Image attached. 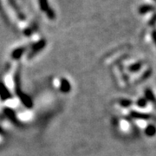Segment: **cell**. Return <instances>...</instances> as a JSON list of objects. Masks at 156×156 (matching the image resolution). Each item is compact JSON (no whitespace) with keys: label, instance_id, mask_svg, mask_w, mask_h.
<instances>
[{"label":"cell","instance_id":"cell-1","mask_svg":"<svg viewBox=\"0 0 156 156\" xmlns=\"http://www.w3.org/2000/svg\"><path fill=\"white\" fill-rule=\"evenodd\" d=\"M39 5H40L41 9L47 13V15L49 16L50 18H51V19L54 18L55 14H54V12L50 8L49 5H48V0H39Z\"/></svg>","mask_w":156,"mask_h":156},{"label":"cell","instance_id":"cell-2","mask_svg":"<svg viewBox=\"0 0 156 156\" xmlns=\"http://www.w3.org/2000/svg\"><path fill=\"white\" fill-rule=\"evenodd\" d=\"M17 95H18V96L20 97V99H21V101H22V102L23 103V105L24 106H26L27 108H31L32 107V101H31V99L29 97L28 95H25V94H23L22 91H19L18 89L17 90Z\"/></svg>","mask_w":156,"mask_h":156},{"label":"cell","instance_id":"cell-3","mask_svg":"<svg viewBox=\"0 0 156 156\" xmlns=\"http://www.w3.org/2000/svg\"><path fill=\"white\" fill-rule=\"evenodd\" d=\"M0 97L2 98V100H6L11 97V93L6 89L5 85L2 83H0Z\"/></svg>","mask_w":156,"mask_h":156},{"label":"cell","instance_id":"cell-4","mask_svg":"<svg viewBox=\"0 0 156 156\" xmlns=\"http://www.w3.org/2000/svg\"><path fill=\"white\" fill-rule=\"evenodd\" d=\"M131 116L133 118H136V119H150V115L148 114H143V113H139V112L133 111L131 112Z\"/></svg>","mask_w":156,"mask_h":156},{"label":"cell","instance_id":"cell-5","mask_svg":"<svg viewBox=\"0 0 156 156\" xmlns=\"http://www.w3.org/2000/svg\"><path fill=\"white\" fill-rule=\"evenodd\" d=\"M71 89L70 83L68 82L66 79H62L61 81V90L64 93H68Z\"/></svg>","mask_w":156,"mask_h":156},{"label":"cell","instance_id":"cell-6","mask_svg":"<svg viewBox=\"0 0 156 156\" xmlns=\"http://www.w3.org/2000/svg\"><path fill=\"white\" fill-rule=\"evenodd\" d=\"M145 134L146 135H147L148 137H152V136L155 135L156 134L155 126H154V125H149L147 128H146Z\"/></svg>","mask_w":156,"mask_h":156},{"label":"cell","instance_id":"cell-7","mask_svg":"<svg viewBox=\"0 0 156 156\" xmlns=\"http://www.w3.org/2000/svg\"><path fill=\"white\" fill-rule=\"evenodd\" d=\"M23 52H24V49L23 48H18L17 50H15L13 51V53H12V57L14 58V59H18V58H20L22 55L23 54Z\"/></svg>","mask_w":156,"mask_h":156},{"label":"cell","instance_id":"cell-8","mask_svg":"<svg viewBox=\"0 0 156 156\" xmlns=\"http://www.w3.org/2000/svg\"><path fill=\"white\" fill-rule=\"evenodd\" d=\"M145 99L147 101H155V97L153 94V92L150 89H147L145 90Z\"/></svg>","mask_w":156,"mask_h":156},{"label":"cell","instance_id":"cell-9","mask_svg":"<svg viewBox=\"0 0 156 156\" xmlns=\"http://www.w3.org/2000/svg\"><path fill=\"white\" fill-rule=\"evenodd\" d=\"M140 68H141V63L138 62V63H135L134 65H131L130 67L128 68V69L130 71H132V72H136V71H139Z\"/></svg>","mask_w":156,"mask_h":156},{"label":"cell","instance_id":"cell-10","mask_svg":"<svg viewBox=\"0 0 156 156\" xmlns=\"http://www.w3.org/2000/svg\"><path fill=\"white\" fill-rule=\"evenodd\" d=\"M119 103H120V105L126 108V107L130 106L132 104V101L129 100H127V99H122V100L119 101Z\"/></svg>","mask_w":156,"mask_h":156},{"label":"cell","instance_id":"cell-11","mask_svg":"<svg viewBox=\"0 0 156 156\" xmlns=\"http://www.w3.org/2000/svg\"><path fill=\"white\" fill-rule=\"evenodd\" d=\"M45 45V42L44 41H40L38 44H37L35 45V47H34L33 49V52L34 51H37V50H41V49H43Z\"/></svg>","mask_w":156,"mask_h":156},{"label":"cell","instance_id":"cell-12","mask_svg":"<svg viewBox=\"0 0 156 156\" xmlns=\"http://www.w3.org/2000/svg\"><path fill=\"white\" fill-rule=\"evenodd\" d=\"M147 103V101L146 100V99H144V98H141V99H140V100H138V101H137V105L139 107H140V108H144V107H146Z\"/></svg>","mask_w":156,"mask_h":156},{"label":"cell","instance_id":"cell-13","mask_svg":"<svg viewBox=\"0 0 156 156\" xmlns=\"http://www.w3.org/2000/svg\"><path fill=\"white\" fill-rule=\"evenodd\" d=\"M5 113L8 115V116L11 117V120H15V114H13V112L11 111V110H10V109H7V110H5Z\"/></svg>","mask_w":156,"mask_h":156},{"label":"cell","instance_id":"cell-14","mask_svg":"<svg viewBox=\"0 0 156 156\" xmlns=\"http://www.w3.org/2000/svg\"><path fill=\"white\" fill-rule=\"evenodd\" d=\"M153 37H154V42H155V44H156V32H154V34H153Z\"/></svg>","mask_w":156,"mask_h":156}]
</instances>
